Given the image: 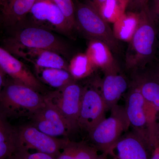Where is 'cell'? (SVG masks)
I'll return each mask as SVG.
<instances>
[{"label":"cell","mask_w":159,"mask_h":159,"mask_svg":"<svg viewBox=\"0 0 159 159\" xmlns=\"http://www.w3.org/2000/svg\"><path fill=\"white\" fill-rule=\"evenodd\" d=\"M139 13V25L129 41L126 54L129 69H144L156 59L157 23L148 9Z\"/></svg>","instance_id":"cell-1"},{"label":"cell","mask_w":159,"mask_h":159,"mask_svg":"<svg viewBox=\"0 0 159 159\" xmlns=\"http://www.w3.org/2000/svg\"><path fill=\"white\" fill-rule=\"evenodd\" d=\"M45 104L38 91L12 79L0 91V111L6 117L32 116Z\"/></svg>","instance_id":"cell-2"},{"label":"cell","mask_w":159,"mask_h":159,"mask_svg":"<svg viewBox=\"0 0 159 159\" xmlns=\"http://www.w3.org/2000/svg\"><path fill=\"white\" fill-rule=\"evenodd\" d=\"M110 110L109 116L105 117L89 134L92 146L97 151L115 156L116 145L130 125L124 107L117 104Z\"/></svg>","instance_id":"cell-3"},{"label":"cell","mask_w":159,"mask_h":159,"mask_svg":"<svg viewBox=\"0 0 159 159\" xmlns=\"http://www.w3.org/2000/svg\"><path fill=\"white\" fill-rule=\"evenodd\" d=\"M76 25L92 39L105 43L112 52L119 51V41L112 29L97 9L89 4H79L75 8Z\"/></svg>","instance_id":"cell-4"},{"label":"cell","mask_w":159,"mask_h":159,"mask_svg":"<svg viewBox=\"0 0 159 159\" xmlns=\"http://www.w3.org/2000/svg\"><path fill=\"white\" fill-rule=\"evenodd\" d=\"M75 80L44 96L45 102L59 112L71 131L78 128V117L84 89Z\"/></svg>","instance_id":"cell-5"},{"label":"cell","mask_w":159,"mask_h":159,"mask_svg":"<svg viewBox=\"0 0 159 159\" xmlns=\"http://www.w3.org/2000/svg\"><path fill=\"white\" fill-rule=\"evenodd\" d=\"M69 142L49 136L33 125H26L16 130V150L34 149L56 158Z\"/></svg>","instance_id":"cell-6"},{"label":"cell","mask_w":159,"mask_h":159,"mask_svg":"<svg viewBox=\"0 0 159 159\" xmlns=\"http://www.w3.org/2000/svg\"><path fill=\"white\" fill-rule=\"evenodd\" d=\"M7 49L18 48L49 50L64 54L66 47L61 40L48 30L29 27L16 34L7 42Z\"/></svg>","instance_id":"cell-7"},{"label":"cell","mask_w":159,"mask_h":159,"mask_svg":"<svg viewBox=\"0 0 159 159\" xmlns=\"http://www.w3.org/2000/svg\"><path fill=\"white\" fill-rule=\"evenodd\" d=\"M105 102L100 91L91 87L84 88L78 120V127L88 133L105 118Z\"/></svg>","instance_id":"cell-8"},{"label":"cell","mask_w":159,"mask_h":159,"mask_svg":"<svg viewBox=\"0 0 159 159\" xmlns=\"http://www.w3.org/2000/svg\"><path fill=\"white\" fill-rule=\"evenodd\" d=\"M128 92L124 108L130 127L150 143L148 136L145 99L134 82Z\"/></svg>","instance_id":"cell-9"},{"label":"cell","mask_w":159,"mask_h":159,"mask_svg":"<svg viewBox=\"0 0 159 159\" xmlns=\"http://www.w3.org/2000/svg\"><path fill=\"white\" fill-rule=\"evenodd\" d=\"M31 117L32 125L51 136L57 138L67 135L71 131L68 124L59 112L46 102Z\"/></svg>","instance_id":"cell-10"},{"label":"cell","mask_w":159,"mask_h":159,"mask_svg":"<svg viewBox=\"0 0 159 159\" xmlns=\"http://www.w3.org/2000/svg\"><path fill=\"white\" fill-rule=\"evenodd\" d=\"M0 67L16 82L39 91L43 86L30 70L6 49L0 47Z\"/></svg>","instance_id":"cell-11"},{"label":"cell","mask_w":159,"mask_h":159,"mask_svg":"<svg viewBox=\"0 0 159 159\" xmlns=\"http://www.w3.org/2000/svg\"><path fill=\"white\" fill-rule=\"evenodd\" d=\"M153 146L133 130L125 133L115 147L119 159H150Z\"/></svg>","instance_id":"cell-12"},{"label":"cell","mask_w":159,"mask_h":159,"mask_svg":"<svg viewBox=\"0 0 159 159\" xmlns=\"http://www.w3.org/2000/svg\"><path fill=\"white\" fill-rule=\"evenodd\" d=\"M104 76L101 85V95L107 111L118 104V101L129 88L128 80L119 71L117 66L103 71Z\"/></svg>","instance_id":"cell-13"},{"label":"cell","mask_w":159,"mask_h":159,"mask_svg":"<svg viewBox=\"0 0 159 159\" xmlns=\"http://www.w3.org/2000/svg\"><path fill=\"white\" fill-rule=\"evenodd\" d=\"M12 54L32 63L36 70L46 68L64 69L68 70V65L60 54L45 50L12 48L7 49Z\"/></svg>","instance_id":"cell-14"},{"label":"cell","mask_w":159,"mask_h":159,"mask_svg":"<svg viewBox=\"0 0 159 159\" xmlns=\"http://www.w3.org/2000/svg\"><path fill=\"white\" fill-rule=\"evenodd\" d=\"M30 13L39 21L48 23L63 33H68L73 29L62 11L52 0H37Z\"/></svg>","instance_id":"cell-15"},{"label":"cell","mask_w":159,"mask_h":159,"mask_svg":"<svg viewBox=\"0 0 159 159\" xmlns=\"http://www.w3.org/2000/svg\"><path fill=\"white\" fill-rule=\"evenodd\" d=\"M112 52L105 43L92 39L85 53L96 69H101L104 71L117 66Z\"/></svg>","instance_id":"cell-16"},{"label":"cell","mask_w":159,"mask_h":159,"mask_svg":"<svg viewBox=\"0 0 159 159\" xmlns=\"http://www.w3.org/2000/svg\"><path fill=\"white\" fill-rule=\"evenodd\" d=\"M134 83L139 89L145 102L159 112V83L148 68L147 72L137 76Z\"/></svg>","instance_id":"cell-17"},{"label":"cell","mask_w":159,"mask_h":159,"mask_svg":"<svg viewBox=\"0 0 159 159\" xmlns=\"http://www.w3.org/2000/svg\"><path fill=\"white\" fill-rule=\"evenodd\" d=\"M36 0H4L3 15L5 22L14 25L30 13Z\"/></svg>","instance_id":"cell-18"},{"label":"cell","mask_w":159,"mask_h":159,"mask_svg":"<svg viewBox=\"0 0 159 159\" xmlns=\"http://www.w3.org/2000/svg\"><path fill=\"white\" fill-rule=\"evenodd\" d=\"M139 14L137 12L125 11L113 23L112 30L118 40L129 42L138 28Z\"/></svg>","instance_id":"cell-19"},{"label":"cell","mask_w":159,"mask_h":159,"mask_svg":"<svg viewBox=\"0 0 159 159\" xmlns=\"http://www.w3.org/2000/svg\"><path fill=\"white\" fill-rule=\"evenodd\" d=\"M0 111V159H8L16 150V129Z\"/></svg>","instance_id":"cell-20"},{"label":"cell","mask_w":159,"mask_h":159,"mask_svg":"<svg viewBox=\"0 0 159 159\" xmlns=\"http://www.w3.org/2000/svg\"><path fill=\"white\" fill-rule=\"evenodd\" d=\"M37 70L43 81L57 89L75 80L69 71L64 69L46 68Z\"/></svg>","instance_id":"cell-21"},{"label":"cell","mask_w":159,"mask_h":159,"mask_svg":"<svg viewBox=\"0 0 159 159\" xmlns=\"http://www.w3.org/2000/svg\"><path fill=\"white\" fill-rule=\"evenodd\" d=\"M96 69L85 53L76 54L68 65L69 72L75 80L89 77Z\"/></svg>","instance_id":"cell-22"},{"label":"cell","mask_w":159,"mask_h":159,"mask_svg":"<svg viewBox=\"0 0 159 159\" xmlns=\"http://www.w3.org/2000/svg\"><path fill=\"white\" fill-rule=\"evenodd\" d=\"M127 0H107L97 10L107 23H113L125 12Z\"/></svg>","instance_id":"cell-23"},{"label":"cell","mask_w":159,"mask_h":159,"mask_svg":"<svg viewBox=\"0 0 159 159\" xmlns=\"http://www.w3.org/2000/svg\"><path fill=\"white\" fill-rule=\"evenodd\" d=\"M61 10L72 29L76 25L75 8L72 0H52Z\"/></svg>","instance_id":"cell-24"},{"label":"cell","mask_w":159,"mask_h":159,"mask_svg":"<svg viewBox=\"0 0 159 159\" xmlns=\"http://www.w3.org/2000/svg\"><path fill=\"white\" fill-rule=\"evenodd\" d=\"M84 142H77L69 141L60 154L55 159H74L81 148Z\"/></svg>","instance_id":"cell-25"},{"label":"cell","mask_w":159,"mask_h":159,"mask_svg":"<svg viewBox=\"0 0 159 159\" xmlns=\"http://www.w3.org/2000/svg\"><path fill=\"white\" fill-rule=\"evenodd\" d=\"M8 159H55V158L39 152L30 153L29 151L16 150Z\"/></svg>","instance_id":"cell-26"},{"label":"cell","mask_w":159,"mask_h":159,"mask_svg":"<svg viewBox=\"0 0 159 159\" xmlns=\"http://www.w3.org/2000/svg\"><path fill=\"white\" fill-rule=\"evenodd\" d=\"M93 146L84 142L82 148L74 159H93L99 155Z\"/></svg>","instance_id":"cell-27"},{"label":"cell","mask_w":159,"mask_h":159,"mask_svg":"<svg viewBox=\"0 0 159 159\" xmlns=\"http://www.w3.org/2000/svg\"><path fill=\"white\" fill-rule=\"evenodd\" d=\"M150 0H127V11L139 12L148 9Z\"/></svg>","instance_id":"cell-28"},{"label":"cell","mask_w":159,"mask_h":159,"mask_svg":"<svg viewBox=\"0 0 159 159\" xmlns=\"http://www.w3.org/2000/svg\"><path fill=\"white\" fill-rule=\"evenodd\" d=\"M148 9L152 17L159 23V0H150Z\"/></svg>","instance_id":"cell-29"},{"label":"cell","mask_w":159,"mask_h":159,"mask_svg":"<svg viewBox=\"0 0 159 159\" xmlns=\"http://www.w3.org/2000/svg\"><path fill=\"white\" fill-rule=\"evenodd\" d=\"M152 74L159 83V60L156 59L148 66Z\"/></svg>","instance_id":"cell-30"},{"label":"cell","mask_w":159,"mask_h":159,"mask_svg":"<svg viewBox=\"0 0 159 159\" xmlns=\"http://www.w3.org/2000/svg\"><path fill=\"white\" fill-rule=\"evenodd\" d=\"M150 159H159V142L157 140L154 143Z\"/></svg>","instance_id":"cell-31"},{"label":"cell","mask_w":159,"mask_h":159,"mask_svg":"<svg viewBox=\"0 0 159 159\" xmlns=\"http://www.w3.org/2000/svg\"><path fill=\"white\" fill-rule=\"evenodd\" d=\"M6 73L0 67V91L2 89L5 83L6 82Z\"/></svg>","instance_id":"cell-32"},{"label":"cell","mask_w":159,"mask_h":159,"mask_svg":"<svg viewBox=\"0 0 159 159\" xmlns=\"http://www.w3.org/2000/svg\"><path fill=\"white\" fill-rule=\"evenodd\" d=\"M106 1L107 0H92V2L90 3V4L95 9L98 10L100 6H102Z\"/></svg>","instance_id":"cell-33"},{"label":"cell","mask_w":159,"mask_h":159,"mask_svg":"<svg viewBox=\"0 0 159 159\" xmlns=\"http://www.w3.org/2000/svg\"><path fill=\"white\" fill-rule=\"evenodd\" d=\"M157 23L158 26L157 45L156 58L157 59L159 60V23L158 22H157Z\"/></svg>","instance_id":"cell-34"},{"label":"cell","mask_w":159,"mask_h":159,"mask_svg":"<svg viewBox=\"0 0 159 159\" xmlns=\"http://www.w3.org/2000/svg\"><path fill=\"white\" fill-rule=\"evenodd\" d=\"M107 156L106 154L102 153L93 159H107Z\"/></svg>","instance_id":"cell-35"},{"label":"cell","mask_w":159,"mask_h":159,"mask_svg":"<svg viewBox=\"0 0 159 159\" xmlns=\"http://www.w3.org/2000/svg\"><path fill=\"white\" fill-rule=\"evenodd\" d=\"M157 138L159 142V122L158 123H157Z\"/></svg>","instance_id":"cell-36"},{"label":"cell","mask_w":159,"mask_h":159,"mask_svg":"<svg viewBox=\"0 0 159 159\" xmlns=\"http://www.w3.org/2000/svg\"><path fill=\"white\" fill-rule=\"evenodd\" d=\"M4 0H0V4H3Z\"/></svg>","instance_id":"cell-37"},{"label":"cell","mask_w":159,"mask_h":159,"mask_svg":"<svg viewBox=\"0 0 159 159\" xmlns=\"http://www.w3.org/2000/svg\"><path fill=\"white\" fill-rule=\"evenodd\" d=\"M112 159H119L117 158V157L116 156H114L113 158Z\"/></svg>","instance_id":"cell-38"},{"label":"cell","mask_w":159,"mask_h":159,"mask_svg":"<svg viewBox=\"0 0 159 159\" xmlns=\"http://www.w3.org/2000/svg\"><path fill=\"white\" fill-rule=\"evenodd\" d=\"M36 1H37V0H36Z\"/></svg>","instance_id":"cell-39"}]
</instances>
